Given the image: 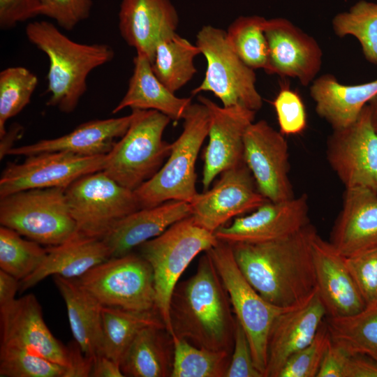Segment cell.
Masks as SVG:
<instances>
[{
    "mask_svg": "<svg viewBox=\"0 0 377 377\" xmlns=\"http://www.w3.org/2000/svg\"><path fill=\"white\" fill-rule=\"evenodd\" d=\"M317 234L309 223L279 239L230 245L239 269L254 289L268 302L290 307L316 290L312 246Z\"/></svg>",
    "mask_w": 377,
    "mask_h": 377,
    "instance_id": "obj_1",
    "label": "cell"
},
{
    "mask_svg": "<svg viewBox=\"0 0 377 377\" xmlns=\"http://www.w3.org/2000/svg\"><path fill=\"white\" fill-rule=\"evenodd\" d=\"M169 316L172 336L200 348L232 353L236 317L207 253L200 258L195 274L176 285Z\"/></svg>",
    "mask_w": 377,
    "mask_h": 377,
    "instance_id": "obj_2",
    "label": "cell"
},
{
    "mask_svg": "<svg viewBox=\"0 0 377 377\" xmlns=\"http://www.w3.org/2000/svg\"><path fill=\"white\" fill-rule=\"evenodd\" d=\"M25 34L49 60L47 105L64 113H71L77 108L87 89L89 73L114 56L109 45L75 42L47 21L29 22Z\"/></svg>",
    "mask_w": 377,
    "mask_h": 377,
    "instance_id": "obj_3",
    "label": "cell"
},
{
    "mask_svg": "<svg viewBox=\"0 0 377 377\" xmlns=\"http://www.w3.org/2000/svg\"><path fill=\"white\" fill-rule=\"evenodd\" d=\"M183 130L172 142L170 153L153 177L134 191L140 208L169 200L189 202L198 194L195 162L208 135L209 114L206 106L192 103L184 118Z\"/></svg>",
    "mask_w": 377,
    "mask_h": 377,
    "instance_id": "obj_4",
    "label": "cell"
},
{
    "mask_svg": "<svg viewBox=\"0 0 377 377\" xmlns=\"http://www.w3.org/2000/svg\"><path fill=\"white\" fill-rule=\"evenodd\" d=\"M124 135L106 155L103 171L121 186L135 191L154 176L168 157L172 143L163 139L171 119L152 110H132Z\"/></svg>",
    "mask_w": 377,
    "mask_h": 377,
    "instance_id": "obj_5",
    "label": "cell"
},
{
    "mask_svg": "<svg viewBox=\"0 0 377 377\" xmlns=\"http://www.w3.org/2000/svg\"><path fill=\"white\" fill-rule=\"evenodd\" d=\"M218 242L214 232L198 226L190 216L139 246L140 255L152 268L155 309L172 336L169 308L173 290L191 261Z\"/></svg>",
    "mask_w": 377,
    "mask_h": 377,
    "instance_id": "obj_6",
    "label": "cell"
},
{
    "mask_svg": "<svg viewBox=\"0 0 377 377\" xmlns=\"http://www.w3.org/2000/svg\"><path fill=\"white\" fill-rule=\"evenodd\" d=\"M0 223L49 246L78 234L65 188L59 187L27 189L0 198Z\"/></svg>",
    "mask_w": 377,
    "mask_h": 377,
    "instance_id": "obj_7",
    "label": "cell"
},
{
    "mask_svg": "<svg viewBox=\"0 0 377 377\" xmlns=\"http://www.w3.org/2000/svg\"><path fill=\"white\" fill-rule=\"evenodd\" d=\"M195 45L207 61L205 77L192 94L210 91L224 107L240 105L253 111L263 106L256 89V75L228 44L226 31L204 25L196 35Z\"/></svg>",
    "mask_w": 377,
    "mask_h": 377,
    "instance_id": "obj_8",
    "label": "cell"
},
{
    "mask_svg": "<svg viewBox=\"0 0 377 377\" xmlns=\"http://www.w3.org/2000/svg\"><path fill=\"white\" fill-rule=\"evenodd\" d=\"M206 253L211 257L228 293L235 316L248 337L256 367L265 377L270 330L276 318L288 307L268 302L254 289L239 269L230 244L219 240Z\"/></svg>",
    "mask_w": 377,
    "mask_h": 377,
    "instance_id": "obj_9",
    "label": "cell"
},
{
    "mask_svg": "<svg viewBox=\"0 0 377 377\" xmlns=\"http://www.w3.org/2000/svg\"><path fill=\"white\" fill-rule=\"evenodd\" d=\"M79 234L102 239L124 217L141 209L134 191L103 170L86 175L65 188Z\"/></svg>",
    "mask_w": 377,
    "mask_h": 377,
    "instance_id": "obj_10",
    "label": "cell"
},
{
    "mask_svg": "<svg viewBox=\"0 0 377 377\" xmlns=\"http://www.w3.org/2000/svg\"><path fill=\"white\" fill-rule=\"evenodd\" d=\"M76 279L103 306L155 309L152 268L140 254L110 258Z\"/></svg>",
    "mask_w": 377,
    "mask_h": 377,
    "instance_id": "obj_11",
    "label": "cell"
},
{
    "mask_svg": "<svg viewBox=\"0 0 377 377\" xmlns=\"http://www.w3.org/2000/svg\"><path fill=\"white\" fill-rule=\"evenodd\" d=\"M327 158L346 188L377 192V133L368 104L353 122L333 129L327 144Z\"/></svg>",
    "mask_w": 377,
    "mask_h": 377,
    "instance_id": "obj_12",
    "label": "cell"
},
{
    "mask_svg": "<svg viewBox=\"0 0 377 377\" xmlns=\"http://www.w3.org/2000/svg\"><path fill=\"white\" fill-rule=\"evenodd\" d=\"M106 155L48 151L28 156L20 163H10L1 175L0 198L27 189L66 188L86 175L103 170Z\"/></svg>",
    "mask_w": 377,
    "mask_h": 377,
    "instance_id": "obj_13",
    "label": "cell"
},
{
    "mask_svg": "<svg viewBox=\"0 0 377 377\" xmlns=\"http://www.w3.org/2000/svg\"><path fill=\"white\" fill-rule=\"evenodd\" d=\"M244 162L258 191L272 202L294 198L288 177V147L280 131L266 121L252 122L244 136Z\"/></svg>",
    "mask_w": 377,
    "mask_h": 377,
    "instance_id": "obj_14",
    "label": "cell"
},
{
    "mask_svg": "<svg viewBox=\"0 0 377 377\" xmlns=\"http://www.w3.org/2000/svg\"><path fill=\"white\" fill-rule=\"evenodd\" d=\"M267 201L244 163L221 172L211 188L198 193L188 205L195 223L214 232L230 219L253 211Z\"/></svg>",
    "mask_w": 377,
    "mask_h": 377,
    "instance_id": "obj_15",
    "label": "cell"
},
{
    "mask_svg": "<svg viewBox=\"0 0 377 377\" xmlns=\"http://www.w3.org/2000/svg\"><path fill=\"white\" fill-rule=\"evenodd\" d=\"M198 101L209 114V142L203 155L202 179L206 191L221 172L244 163V136L254 121L256 111L240 105L220 106L202 95Z\"/></svg>",
    "mask_w": 377,
    "mask_h": 377,
    "instance_id": "obj_16",
    "label": "cell"
},
{
    "mask_svg": "<svg viewBox=\"0 0 377 377\" xmlns=\"http://www.w3.org/2000/svg\"><path fill=\"white\" fill-rule=\"evenodd\" d=\"M306 194L280 201H267L250 214L236 218L214 233L218 240L234 244H257L288 237L309 223Z\"/></svg>",
    "mask_w": 377,
    "mask_h": 377,
    "instance_id": "obj_17",
    "label": "cell"
},
{
    "mask_svg": "<svg viewBox=\"0 0 377 377\" xmlns=\"http://www.w3.org/2000/svg\"><path fill=\"white\" fill-rule=\"evenodd\" d=\"M1 343L30 349L69 367L71 377L72 343L64 346L46 325L36 296L27 294L0 306Z\"/></svg>",
    "mask_w": 377,
    "mask_h": 377,
    "instance_id": "obj_18",
    "label": "cell"
},
{
    "mask_svg": "<svg viewBox=\"0 0 377 377\" xmlns=\"http://www.w3.org/2000/svg\"><path fill=\"white\" fill-rule=\"evenodd\" d=\"M264 32L269 50L266 73L296 78L304 87L316 79L323 59L316 40L290 20H266Z\"/></svg>",
    "mask_w": 377,
    "mask_h": 377,
    "instance_id": "obj_19",
    "label": "cell"
},
{
    "mask_svg": "<svg viewBox=\"0 0 377 377\" xmlns=\"http://www.w3.org/2000/svg\"><path fill=\"white\" fill-rule=\"evenodd\" d=\"M326 315L316 290L276 318L268 337L265 377H278L286 360L313 341Z\"/></svg>",
    "mask_w": 377,
    "mask_h": 377,
    "instance_id": "obj_20",
    "label": "cell"
},
{
    "mask_svg": "<svg viewBox=\"0 0 377 377\" xmlns=\"http://www.w3.org/2000/svg\"><path fill=\"white\" fill-rule=\"evenodd\" d=\"M316 290L330 317L359 313L366 308L346 257L317 234L313 242Z\"/></svg>",
    "mask_w": 377,
    "mask_h": 377,
    "instance_id": "obj_21",
    "label": "cell"
},
{
    "mask_svg": "<svg viewBox=\"0 0 377 377\" xmlns=\"http://www.w3.org/2000/svg\"><path fill=\"white\" fill-rule=\"evenodd\" d=\"M118 16L122 38L151 63L158 41L176 32L179 24L170 0H121Z\"/></svg>",
    "mask_w": 377,
    "mask_h": 377,
    "instance_id": "obj_22",
    "label": "cell"
},
{
    "mask_svg": "<svg viewBox=\"0 0 377 377\" xmlns=\"http://www.w3.org/2000/svg\"><path fill=\"white\" fill-rule=\"evenodd\" d=\"M330 243L346 258L377 246V192L346 188Z\"/></svg>",
    "mask_w": 377,
    "mask_h": 377,
    "instance_id": "obj_23",
    "label": "cell"
},
{
    "mask_svg": "<svg viewBox=\"0 0 377 377\" xmlns=\"http://www.w3.org/2000/svg\"><path fill=\"white\" fill-rule=\"evenodd\" d=\"M132 119L131 112L121 117L91 120L62 136L13 147L7 155L28 156L48 151H66L83 156L106 155L115 140L126 132Z\"/></svg>",
    "mask_w": 377,
    "mask_h": 377,
    "instance_id": "obj_24",
    "label": "cell"
},
{
    "mask_svg": "<svg viewBox=\"0 0 377 377\" xmlns=\"http://www.w3.org/2000/svg\"><path fill=\"white\" fill-rule=\"evenodd\" d=\"M191 215L188 202L169 200L127 215L102 239L110 249L111 258L124 256Z\"/></svg>",
    "mask_w": 377,
    "mask_h": 377,
    "instance_id": "obj_25",
    "label": "cell"
},
{
    "mask_svg": "<svg viewBox=\"0 0 377 377\" xmlns=\"http://www.w3.org/2000/svg\"><path fill=\"white\" fill-rule=\"evenodd\" d=\"M47 255L40 265L29 276L20 281V292L29 289L50 276L59 275L78 279L91 268L111 258L103 239L77 234L69 240L47 248Z\"/></svg>",
    "mask_w": 377,
    "mask_h": 377,
    "instance_id": "obj_26",
    "label": "cell"
},
{
    "mask_svg": "<svg viewBox=\"0 0 377 377\" xmlns=\"http://www.w3.org/2000/svg\"><path fill=\"white\" fill-rule=\"evenodd\" d=\"M309 91L317 114L333 129H339L353 122L377 94V79L347 85L340 83L334 75L327 73L316 78Z\"/></svg>",
    "mask_w": 377,
    "mask_h": 377,
    "instance_id": "obj_27",
    "label": "cell"
},
{
    "mask_svg": "<svg viewBox=\"0 0 377 377\" xmlns=\"http://www.w3.org/2000/svg\"><path fill=\"white\" fill-rule=\"evenodd\" d=\"M191 104V98L177 97L169 90L155 75L149 59L136 53L128 89L112 113L126 108L152 110L165 114L171 120L178 121L183 119Z\"/></svg>",
    "mask_w": 377,
    "mask_h": 377,
    "instance_id": "obj_28",
    "label": "cell"
},
{
    "mask_svg": "<svg viewBox=\"0 0 377 377\" xmlns=\"http://www.w3.org/2000/svg\"><path fill=\"white\" fill-rule=\"evenodd\" d=\"M52 276L65 302L75 341L86 356L94 358L102 350L103 305L76 279Z\"/></svg>",
    "mask_w": 377,
    "mask_h": 377,
    "instance_id": "obj_29",
    "label": "cell"
},
{
    "mask_svg": "<svg viewBox=\"0 0 377 377\" xmlns=\"http://www.w3.org/2000/svg\"><path fill=\"white\" fill-rule=\"evenodd\" d=\"M174 342L164 326H147L134 338L119 362L124 376L170 377Z\"/></svg>",
    "mask_w": 377,
    "mask_h": 377,
    "instance_id": "obj_30",
    "label": "cell"
},
{
    "mask_svg": "<svg viewBox=\"0 0 377 377\" xmlns=\"http://www.w3.org/2000/svg\"><path fill=\"white\" fill-rule=\"evenodd\" d=\"M102 355L120 362L138 333L147 326H165L156 309L134 311L103 306Z\"/></svg>",
    "mask_w": 377,
    "mask_h": 377,
    "instance_id": "obj_31",
    "label": "cell"
},
{
    "mask_svg": "<svg viewBox=\"0 0 377 377\" xmlns=\"http://www.w3.org/2000/svg\"><path fill=\"white\" fill-rule=\"evenodd\" d=\"M200 54L196 45L175 32L158 41L151 68L158 79L175 93L196 73L194 59Z\"/></svg>",
    "mask_w": 377,
    "mask_h": 377,
    "instance_id": "obj_32",
    "label": "cell"
},
{
    "mask_svg": "<svg viewBox=\"0 0 377 377\" xmlns=\"http://www.w3.org/2000/svg\"><path fill=\"white\" fill-rule=\"evenodd\" d=\"M332 341L350 355H366L377 362V306L346 316H325Z\"/></svg>",
    "mask_w": 377,
    "mask_h": 377,
    "instance_id": "obj_33",
    "label": "cell"
},
{
    "mask_svg": "<svg viewBox=\"0 0 377 377\" xmlns=\"http://www.w3.org/2000/svg\"><path fill=\"white\" fill-rule=\"evenodd\" d=\"M267 19L259 15L240 16L226 31L227 41L238 57L255 70L268 66L269 50L264 32Z\"/></svg>",
    "mask_w": 377,
    "mask_h": 377,
    "instance_id": "obj_34",
    "label": "cell"
},
{
    "mask_svg": "<svg viewBox=\"0 0 377 377\" xmlns=\"http://www.w3.org/2000/svg\"><path fill=\"white\" fill-rule=\"evenodd\" d=\"M174 359L170 377H225L231 353L195 346L172 336Z\"/></svg>",
    "mask_w": 377,
    "mask_h": 377,
    "instance_id": "obj_35",
    "label": "cell"
},
{
    "mask_svg": "<svg viewBox=\"0 0 377 377\" xmlns=\"http://www.w3.org/2000/svg\"><path fill=\"white\" fill-rule=\"evenodd\" d=\"M332 24L337 36L355 37L365 58L377 65V3L360 1L348 10L336 15Z\"/></svg>",
    "mask_w": 377,
    "mask_h": 377,
    "instance_id": "obj_36",
    "label": "cell"
},
{
    "mask_svg": "<svg viewBox=\"0 0 377 377\" xmlns=\"http://www.w3.org/2000/svg\"><path fill=\"white\" fill-rule=\"evenodd\" d=\"M22 237L11 228L0 227V269L20 281L35 272L47 252L40 244Z\"/></svg>",
    "mask_w": 377,
    "mask_h": 377,
    "instance_id": "obj_37",
    "label": "cell"
},
{
    "mask_svg": "<svg viewBox=\"0 0 377 377\" xmlns=\"http://www.w3.org/2000/svg\"><path fill=\"white\" fill-rule=\"evenodd\" d=\"M0 376L71 377V371L27 348L1 343Z\"/></svg>",
    "mask_w": 377,
    "mask_h": 377,
    "instance_id": "obj_38",
    "label": "cell"
},
{
    "mask_svg": "<svg viewBox=\"0 0 377 377\" xmlns=\"http://www.w3.org/2000/svg\"><path fill=\"white\" fill-rule=\"evenodd\" d=\"M38 77L23 66H11L0 73V137L7 131L6 121L18 114L31 101Z\"/></svg>",
    "mask_w": 377,
    "mask_h": 377,
    "instance_id": "obj_39",
    "label": "cell"
},
{
    "mask_svg": "<svg viewBox=\"0 0 377 377\" xmlns=\"http://www.w3.org/2000/svg\"><path fill=\"white\" fill-rule=\"evenodd\" d=\"M330 343V335L324 320L313 341L286 360L278 377H317Z\"/></svg>",
    "mask_w": 377,
    "mask_h": 377,
    "instance_id": "obj_40",
    "label": "cell"
},
{
    "mask_svg": "<svg viewBox=\"0 0 377 377\" xmlns=\"http://www.w3.org/2000/svg\"><path fill=\"white\" fill-rule=\"evenodd\" d=\"M366 307L377 306V246L346 258Z\"/></svg>",
    "mask_w": 377,
    "mask_h": 377,
    "instance_id": "obj_41",
    "label": "cell"
},
{
    "mask_svg": "<svg viewBox=\"0 0 377 377\" xmlns=\"http://www.w3.org/2000/svg\"><path fill=\"white\" fill-rule=\"evenodd\" d=\"M280 132L283 135H296L303 132L307 125L304 103L297 92L282 87L273 103Z\"/></svg>",
    "mask_w": 377,
    "mask_h": 377,
    "instance_id": "obj_42",
    "label": "cell"
},
{
    "mask_svg": "<svg viewBox=\"0 0 377 377\" xmlns=\"http://www.w3.org/2000/svg\"><path fill=\"white\" fill-rule=\"evenodd\" d=\"M40 15L54 20L59 27L73 30L87 20L92 9V0H39Z\"/></svg>",
    "mask_w": 377,
    "mask_h": 377,
    "instance_id": "obj_43",
    "label": "cell"
},
{
    "mask_svg": "<svg viewBox=\"0 0 377 377\" xmlns=\"http://www.w3.org/2000/svg\"><path fill=\"white\" fill-rule=\"evenodd\" d=\"M225 377H263L256 367L248 337L237 318L233 348Z\"/></svg>",
    "mask_w": 377,
    "mask_h": 377,
    "instance_id": "obj_44",
    "label": "cell"
},
{
    "mask_svg": "<svg viewBox=\"0 0 377 377\" xmlns=\"http://www.w3.org/2000/svg\"><path fill=\"white\" fill-rule=\"evenodd\" d=\"M39 0H0V27L8 29L40 15Z\"/></svg>",
    "mask_w": 377,
    "mask_h": 377,
    "instance_id": "obj_45",
    "label": "cell"
},
{
    "mask_svg": "<svg viewBox=\"0 0 377 377\" xmlns=\"http://www.w3.org/2000/svg\"><path fill=\"white\" fill-rule=\"evenodd\" d=\"M350 355L332 340L323 357L317 377H344Z\"/></svg>",
    "mask_w": 377,
    "mask_h": 377,
    "instance_id": "obj_46",
    "label": "cell"
},
{
    "mask_svg": "<svg viewBox=\"0 0 377 377\" xmlns=\"http://www.w3.org/2000/svg\"><path fill=\"white\" fill-rule=\"evenodd\" d=\"M344 377H377V362L364 355H350Z\"/></svg>",
    "mask_w": 377,
    "mask_h": 377,
    "instance_id": "obj_47",
    "label": "cell"
},
{
    "mask_svg": "<svg viewBox=\"0 0 377 377\" xmlns=\"http://www.w3.org/2000/svg\"><path fill=\"white\" fill-rule=\"evenodd\" d=\"M124 376L119 362L102 355L94 357L90 377Z\"/></svg>",
    "mask_w": 377,
    "mask_h": 377,
    "instance_id": "obj_48",
    "label": "cell"
},
{
    "mask_svg": "<svg viewBox=\"0 0 377 377\" xmlns=\"http://www.w3.org/2000/svg\"><path fill=\"white\" fill-rule=\"evenodd\" d=\"M17 291H20V281L0 269V306L13 302Z\"/></svg>",
    "mask_w": 377,
    "mask_h": 377,
    "instance_id": "obj_49",
    "label": "cell"
},
{
    "mask_svg": "<svg viewBox=\"0 0 377 377\" xmlns=\"http://www.w3.org/2000/svg\"><path fill=\"white\" fill-rule=\"evenodd\" d=\"M22 132V126L19 124H15L6 131V133L0 137V158L2 159L7 155L8 151L14 147L13 143L20 138V135Z\"/></svg>",
    "mask_w": 377,
    "mask_h": 377,
    "instance_id": "obj_50",
    "label": "cell"
},
{
    "mask_svg": "<svg viewBox=\"0 0 377 377\" xmlns=\"http://www.w3.org/2000/svg\"><path fill=\"white\" fill-rule=\"evenodd\" d=\"M368 106L372 125L377 133V94L369 102Z\"/></svg>",
    "mask_w": 377,
    "mask_h": 377,
    "instance_id": "obj_51",
    "label": "cell"
}]
</instances>
